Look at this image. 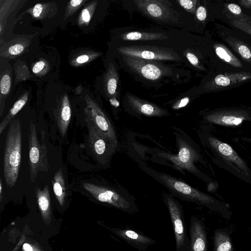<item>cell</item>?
<instances>
[{"instance_id": "obj_31", "label": "cell", "mask_w": 251, "mask_h": 251, "mask_svg": "<svg viewBox=\"0 0 251 251\" xmlns=\"http://www.w3.org/2000/svg\"><path fill=\"white\" fill-rule=\"evenodd\" d=\"M232 48L246 61L251 64V50L238 40L233 38L227 40Z\"/></svg>"}, {"instance_id": "obj_27", "label": "cell", "mask_w": 251, "mask_h": 251, "mask_svg": "<svg viewBox=\"0 0 251 251\" xmlns=\"http://www.w3.org/2000/svg\"><path fill=\"white\" fill-rule=\"evenodd\" d=\"M97 5V0H92L82 10L77 20V24L80 27L87 26L89 24Z\"/></svg>"}, {"instance_id": "obj_13", "label": "cell", "mask_w": 251, "mask_h": 251, "mask_svg": "<svg viewBox=\"0 0 251 251\" xmlns=\"http://www.w3.org/2000/svg\"><path fill=\"white\" fill-rule=\"evenodd\" d=\"M54 114L59 132L62 136H64L67 133L72 115L70 102L66 94L62 95L57 100Z\"/></svg>"}, {"instance_id": "obj_37", "label": "cell", "mask_w": 251, "mask_h": 251, "mask_svg": "<svg viewBox=\"0 0 251 251\" xmlns=\"http://www.w3.org/2000/svg\"><path fill=\"white\" fill-rule=\"evenodd\" d=\"M236 27L251 35V25L245 22L241 21H234L232 22Z\"/></svg>"}, {"instance_id": "obj_33", "label": "cell", "mask_w": 251, "mask_h": 251, "mask_svg": "<svg viewBox=\"0 0 251 251\" xmlns=\"http://www.w3.org/2000/svg\"><path fill=\"white\" fill-rule=\"evenodd\" d=\"M87 0H71L67 5L64 20H66L72 16L81 6H82Z\"/></svg>"}, {"instance_id": "obj_3", "label": "cell", "mask_w": 251, "mask_h": 251, "mask_svg": "<svg viewBox=\"0 0 251 251\" xmlns=\"http://www.w3.org/2000/svg\"><path fill=\"white\" fill-rule=\"evenodd\" d=\"M134 9L147 18L158 22L176 26H183L181 15L173 4L166 0H131Z\"/></svg>"}, {"instance_id": "obj_42", "label": "cell", "mask_w": 251, "mask_h": 251, "mask_svg": "<svg viewBox=\"0 0 251 251\" xmlns=\"http://www.w3.org/2000/svg\"><path fill=\"white\" fill-rule=\"evenodd\" d=\"M239 2L244 7L247 8L251 7V0H242Z\"/></svg>"}, {"instance_id": "obj_28", "label": "cell", "mask_w": 251, "mask_h": 251, "mask_svg": "<svg viewBox=\"0 0 251 251\" xmlns=\"http://www.w3.org/2000/svg\"><path fill=\"white\" fill-rule=\"evenodd\" d=\"M102 54L100 52L86 51L79 53L73 58L70 64L74 67H80L89 63Z\"/></svg>"}, {"instance_id": "obj_16", "label": "cell", "mask_w": 251, "mask_h": 251, "mask_svg": "<svg viewBox=\"0 0 251 251\" xmlns=\"http://www.w3.org/2000/svg\"><path fill=\"white\" fill-rule=\"evenodd\" d=\"M251 80V74L245 72L227 75L220 74L208 83L205 87L208 90H214L231 87Z\"/></svg>"}, {"instance_id": "obj_40", "label": "cell", "mask_w": 251, "mask_h": 251, "mask_svg": "<svg viewBox=\"0 0 251 251\" xmlns=\"http://www.w3.org/2000/svg\"><path fill=\"white\" fill-rule=\"evenodd\" d=\"M227 8L231 13L236 15H239L242 12L240 7L234 3L229 4L227 5Z\"/></svg>"}, {"instance_id": "obj_23", "label": "cell", "mask_w": 251, "mask_h": 251, "mask_svg": "<svg viewBox=\"0 0 251 251\" xmlns=\"http://www.w3.org/2000/svg\"><path fill=\"white\" fill-rule=\"evenodd\" d=\"M53 2L38 3L26 10L23 14L29 13L35 20H44L55 12L56 9Z\"/></svg>"}, {"instance_id": "obj_2", "label": "cell", "mask_w": 251, "mask_h": 251, "mask_svg": "<svg viewBox=\"0 0 251 251\" xmlns=\"http://www.w3.org/2000/svg\"><path fill=\"white\" fill-rule=\"evenodd\" d=\"M3 155V176L6 187L16 184L21 160L22 128L20 120L14 119L6 133Z\"/></svg>"}, {"instance_id": "obj_15", "label": "cell", "mask_w": 251, "mask_h": 251, "mask_svg": "<svg viewBox=\"0 0 251 251\" xmlns=\"http://www.w3.org/2000/svg\"><path fill=\"white\" fill-rule=\"evenodd\" d=\"M248 114L240 110H224L213 113L206 117L211 123L224 126H237L248 119Z\"/></svg>"}, {"instance_id": "obj_14", "label": "cell", "mask_w": 251, "mask_h": 251, "mask_svg": "<svg viewBox=\"0 0 251 251\" xmlns=\"http://www.w3.org/2000/svg\"><path fill=\"white\" fill-rule=\"evenodd\" d=\"M208 141L211 146L228 162L235 165L243 173L248 175V169L244 161L234 150L226 143L222 142L213 137H209Z\"/></svg>"}, {"instance_id": "obj_10", "label": "cell", "mask_w": 251, "mask_h": 251, "mask_svg": "<svg viewBox=\"0 0 251 251\" xmlns=\"http://www.w3.org/2000/svg\"><path fill=\"white\" fill-rule=\"evenodd\" d=\"M117 36L121 41V44L126 43V42L169 40L172 38V35L167 31L156 32L144 30L122 31Z\"/></svg>"}, {"instance_id": "obj_11", "label": "cell", "mask_w": 251, "mask_h": 251, "mask_svg": "<svg viewBox=\"0 0 251 251\" xmlns=\"http://www.w3.org/2000/svg\"><path fill=\"white\" fill-rule=\"evenodd\" d=\"M166 203L172 222L176 248L182 247L185 240V232L182 213L178 203L171 197L166 199Z\"/></svg>"}, {"instance_id": "obj_20", "label": "cell", "mask_w": 251, "mask_h": 251, "mask_svg": "<svg viewBox=\"0 0 251 251\" xmlns=\"http://www.w3.org/2000/svg\"><path fill=\"white\" fill-rule=\"evenodd\" d=\"M85 120L88 129V142L90 147L96 157L100 156L104 154L106 150V142L108 141L90 120L86 118H85Z\"/></svg>"}, {"instance_id": "obj_32", "label": "cell", "mask_w": 251, "mask_h": 251, "mask_svg": "<svg viewBox=\"0 0 251 251\" xmlns=\"http://www.w3.org/2000/svg\"><path fill=\"white\" fill-rule=\"evenodd\" d=\"M49 69V63L44 59H41L37 61L32 67L33 73L38 76H41L46 75Z\"/></svg>"}, {"instance_id": "obj_30", "label": "cell", "mask_w": 251, "mask_h": 251, "mask_svg": "<svg viewBox=\"0 0 251 251\" xmlns=\"http://www.w3.org/2000/svg\"><path fill=\"white\" fill-rule=\"evenodd\" d=\"M215 251H232L228 236L225 233L217 231L214 236Z\"/></svg>"}, {"instance_id": "obj_12", "label": "cell", "mask_w": 251, "mask_h": 251, "mask_svg": "<svg viewBox=\"0 0 251 251\" xmlns=\"http://www.w3.org/2000/svg\"><path fill=\"white\" fill-rule=\"evenodd\" d=\"M120 74L116 63H109L107 69L103 77V89L106 97L117 100L121 91Z\"/></svg>"}, {"instance_id": "obj_22", "label": "cell", "mask_w": 251, "mask_h": 251, "mask_svg": "<svg viewBox=\"0 0 251 251\" xmlns=\"http://www.w3.org/2000/svg\"><path fill=\"white\" fill-rule=\"evenodd\" d=\"M28 92L23 93L16 100L5 118L0 123V134L14 120L17 113L25 105L28 98Z\"/></svg>"}, {"instance_id": "obj_8", "label": "cell", "mask_w": 251, "mask_h": 251, "mask_svg": "<svg viewBox=\"0 0 251 251\" xmlns=\"http://www.w3.org/2000/svg\"><path fill=\"white\" fill-rule=\"evenodd\" d=\"M83 186L94 198L100 202L108 203L124 210H126L130 207L129 201L115 191L88 182L84 183Z\"/></svg>"}, {"instance_id": "obj_4", "label": "cell", "mask_w": 251, "mask_h": 251, "mask_svg": "<svg viewBox=\"0 0 251 251\" xmlns=\"http://www.w3.org/2000/svg\"><path fill=\"white\" fill-rule=\"evenodd\" d=\"M117 54L159 61L183 60V55L173 49L151 45L123 44L115 48Z\"/></svg>"}, {"instance_id": "obj_6", "label": "cell", "mask_w": 251, "mask_h": 251, "mask_svg": "<svg viewBox=\"0 0 251 251\" xmlns=\"http://www.w3.org/2000/svg\"><path fill=\"white\" fill-rule=\"evenodd\" d=\"M86 106L84 108L85 118L90 120L100 132L116 148L117 145L116 135L114 128L100 106L88 95L84 96Z\"/></svg>"}, {"instance_id": "obj_26", "label": "cell", "mask_w": 251, "mask_h": 251, "mask_svg": "<svg viewBox=\"0 0 251 251\" xmlns=\"http://www.w3.org/2000/svg\"><path fill=\"white\" fill-rule=\"evenodd\" d=\"M214 48L217 55L225 62L237 68L242 67L240 61L224 45L216 44Z\"/></svg>"}, {"instance_id": "obj_34", "label": "cell", "mask_w": 251, "mask_h": 251, "mask_svg": "<svg viewBox=\"0 0 251 251\" xmlns=\"http://www.w3.org/2000/svg\"><path fill=\"white\" fill-rule=\"evenodd\" d=\"M176 1L186 12L194 14L196 11V0H177Z\"/></svg>"}, {"instance_id": "obj_44", "label": "cell", "mask_w": 251, "mask_h": 251, "mask_svg": "<svg viewBox=\"0 0 251 251\" xmlns=\"http://www.w3.org/2000/svg\"><path fill=\"white\" fill-rule=\"evenodd\" d=\"M2 181L1 179H0V201H2Z\"/></svg>"}, {"instance_id": "obj_38", "label": "cell", "mask_w": 251, "mask_h": 251, "mask_svg": "<svg viewBox=\"0 0 251 251\" xmlns=\"http://www.w3.org/2000/svg\"><path fill=\"white\" fill-rule=\"evenodd\" d=\"M196 16L200 21H203L207 16V11L205 8L202 5H200L196 9Z\"/></svg>"}, {"instance_id": "obj_19", "label": "cell", "mask_w": 251, "mask_h": 251, "mask_svg": "<svg viewBox=\"0 0 251 251\" xmlns=\"http://www.w3.org/2000/svg\"><path fill=\"white\" fill-rule=\"evenodd\" d=\"M30 40L27 36H22L4 44L0 48L1 57L14 58L22 54L27 49Z\"/></svg>"}, {"instance_id": "obj_39", "label": "cell", "mask_w": 251, "mask_h": 251, "mask_svg": "<svg viewBox=\"0 0 251 251\" xmlns=\"http://www.w3.org/2000/svg\"><path fill=\"white\" fill-rule=\"evenodd\" d=\"M190 99L188 97H184L177 101L173 106L175 109H177L185 106L189 102Z\"/></svg>"}, {"instance_id": "obj_17", "label": "cell", "mask_w": 251, "mask_h": 251, "mask_svg": "<svg viewBox=\"0 0 251 251\" xmlns=\"http://www.w3.org/2000/svg\"><path fill=\"white\" fill-rule=\"evenodd\" d=\"M110 230L128 243L139 249H143L144 247L154 243V241L152 239L132 230L114 228H110Z\"/></svg>"}, {"instance_id": "obj_41", "label": "cell", "mask_w": 251, "mask_h": 251, "mask_svg": "<svg viewBox=\"0 0 251 251\" xmlns=\"http://www.w3.org/2000/svg\"><path fill=\"white\" fill-rule=\"evenodd\" d=\"M26 238L25 236V233H23L21 237L20 238V240H19L18 243L16 245V246L14 247L13 250L12 251H18L20 247L22 246L23 244L25 241Z\"/></svg>"}, {"instance_id": "obj_9", "label": "cell", "mask_w": 251, "mask_h": 251, "mask_svg": "<svg viewBox=\"0 0 251 251\" xmlns=\"http://www.w3.org/2000/svg\"><path fill=\"white\" fill-rule=\"evenodd\" d=\"M125 104L136 113L148 116H162L167 113L156 104L126 92L124 98Z\"/></svg>"}, {"instance_id": "obj_45", "label": "cell", "mask_w": 251, "mask_h": 251, "mask_svg": "<svg viewBox=\"0 0 251 251\" xmlns=\"http://www.w3.org/2000/svg\"></svg>"}, {"instance_id": "obj_35", "label": "cell", "mask_w": 251, "mask_h": 251, "mask_svg": "<svg viewBox=\"0 0 251 251\" xmlns=\"http://www.w3.org/2000/svg\"><path fill=\"white\" fill-rule=\"evenodd\" d=\"M23 251H44L36 242H25L22 245Z\"/></svg>"}, {"instance_id": "obj_24", "label": "cell", "mask_w": 251, "mask_h": 251, "mask_svg": "<svg viewBox=\"0 0 251 251\" xmlns=\"http://www.w3.org/2000/svg\"><path fill=\"white\" fill-rule=\"evenodd\" d=\"M53 190L59 204L63 206L65 203L66 187L64 175L61 168L54 174L52 179Z\"/></svg>"}, {"instance_id": "obj_21", "label": "cell", "mask_w": 251, "mask_h": 251, "mask_svg": "<svg viewBox=\"0 0 251 251\" xmlns=\"http://www.w3.org/2000/svg\"><path fill=\"white\" fill-rule=\"evenodd\" d=\"M35 195L43 220L48 226L51 220V205L49 186L45 185L42 190L37 186Z\"/></svg>"}, {"instance_id": "obj_1", "label": "cell", "mask_w": 251, "mask_h": 251, "mask_svg": "<svg viewBox=\"0 0 251 251\" xmlns=\"http://www.w3.org/2000/svg\"><path fill=\"white\" fill-rule=\"evenodd\" d=\"M118 60L122 68L147 85L155 86L165 79L178 77V71L162 61L121 55H118Z\"/></svg>"}, {"instance_id": "obj_29", "label": "cell", "mask_w": 251, "mask_h": 251, "mask_svg": "<svg viewBox=\"0 0 251 251\" xmlns=\"http://www.w3.org/2000/svg\"><path fill=\"white\" fill-rule=\"evenodd\" d=\"M11 86V78L9 73H4L1 75L0 82V116H2L4 104V99L9 94Z\"/></svg>"}, {"instance_id": "obj_36", "label": "cell", "mask_w": 251, "mask_h": 251, "mask_svg": "<svg viewBox=\"0 0 251 251\" xmlns=\"http://www.w3.org/2000/svg\"><path fill=\"white\" fill-rule=\"evenodd\" d=\"M186 57L190 63V64L194 67L198 68L200 69H202V68L200 65V62L198 59V58L194 53L190 51L186 50Z\"/></svg>"}, {"instance_id": "obj_43", "label": "cell", "mask_w": 251, "mask_h": 251, "mask_svg": "<svg viewBox=\"0 0 251 251\" xmlns=\"http://www.w3.org/2000/svg\"><path fill=\"white\" fill-rule=\"evenodd\" d=\"M82 90V88L81 86H77L75 89V93L76 94H79L80 93H81Z\"/></svg>"}, {"instance_id": "obj_7", "label": "cell", "mask_w": 251, "mask_h": 251, "mask_svg": "<svg viewBox=\"0 0 251 251\" xmlns=\"http://www.w3.org/2000/svg\"><path fill=\"white\" fill-rule=\"evenodd\" d=\"M158 176L159 179L168 187L187 199L204 204L213 202V199L209 196L176 178L164 174H159Z\"/></svg>"}, {"instance_id": "obj_5", "label": "cell", "mask_w": 251, "mask_h": 251, "mask_svg": "<svg viewBox=\"0 0 251 251\" xmlns=\"http://www.w3.org/2000/svg\"><path fill=\"white\" fill-rule=\"evenodd\" d=\"M30 181L34 183L39 172L48 171L47 147L45 142V132H41V143L38 140L36 127L31 121L28 132Z\"/></svg>"}, {"instance_id": "obj_25", "label": "cell", "mask_w": 251, "mask_h": 251, "mask_svg": "<svg viewBox=\"0 0 251 251\" xmlns=\"http://www.w3.org/2000/svg\"><path fill=\"white\" fill-rule=\"evenodd\" d=\"M194 158V152L190 147L185 144L181 143L176 159H175V161L178 162L177 164L182 167L193 168L192 163Z\"/></svg>"}, {"instance_id": "obj_18", "label": "cell", "mask_w": 251, "mask_h": 251, "mask_svg": "<svg viewBox=\"0 0 251 251\" xmlns=\"http://www.w3.org/2000/svg\"><path fill=\"white\" fill-rule=\"evenodd\" d=\"M190 251H207L206 238L201 223L192 218L190 227Z\"/></svg>"}]
</instances>
